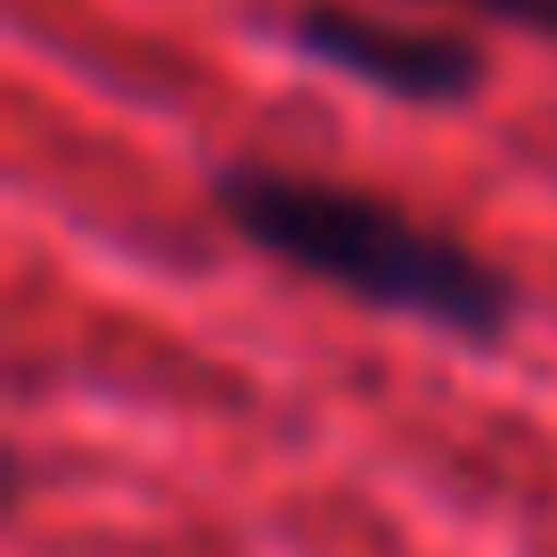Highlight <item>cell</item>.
Here are the masks:
<instances>
[{
  "label": "cell",
  "instance_id": "6da1fadb",
  "mask_svg": "<svg viewBox=\"0 0 557 557\" xmlns=\"http://www.w3.org/2000/svg\"><path fill=\"white\" fill-rule=\"evenodd\" d=\"M206 206L246 255L312 278L377 320H410V329L475 352L508 345L524 320V278L500 255H484L468 230L401 206L369 181L230 157L206 173Z\"/></svg>",
  "mask_w": 557,
  "mask_h": 557
},
{
  "label": "cell",
  "instance_id": "7a4b0ae2",
  "mask_svg": "<svg viewBox=\"0 0 557 557\" xmlns=\"http://www.w3.org/2000/svg\"><path fill=\"white\" fill-rule=\"evenodd\" d=\"M278 34L296 58L394 107H468L492 90V50L475 25H426L394 17V9H361V0H296L278 17Z\"/></svg>",
  "mask_w": 557,
  "mask_h": 557
},
{
  "label": "cell",
  "instance_id": "3957f363",
  "mask_svg": "<svg viewBox=\"0 0 557 557\" xmlns=\"http://www.w3.org/2000/svg\"><path fill=\"white\" fill-rule=\"evenodd\" d=\"M435 9H459L475 25H508V34L557 41V0H435Z\"/></svg>",
  "mask_w": 557,
  "mask_h": 557
}]
</instances>
